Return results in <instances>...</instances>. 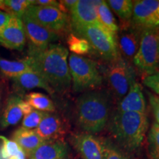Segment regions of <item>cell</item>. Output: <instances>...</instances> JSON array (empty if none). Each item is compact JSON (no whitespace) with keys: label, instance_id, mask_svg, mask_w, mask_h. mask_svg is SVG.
Here are the masks:
<instances>
[{"label":"cell","instance_id":"4","mask_svg":"<svg viewBox=\"0 0 159 159\" xmlns=\"http://www.w3.org/2000/svg\"><path fill=\"white\" fill-rule=\"evenodd\" d=\"M73 34L86 40L92 51L105 61L111 62L119 57L114 35L99 23L80 25L70 23Z\"/></svg>","mask_w":159,"mask_h":159},{"label":"cell","instance_id":"38","mask_svg":"<svg viewBox=\"0 0 159 159\" xmlns=\"http://www.w3.org/2000/svg\"><path fill=\"white\" fill-rule=\"evenodd\" d=\"M10 159H17L16 158H11Z\"/></svg>","mask_w":159,"mask_h":159},{"label":"cell","instance_id":"26","mask_svg":"<svg viewBox=\"0 0 159 159\" xmlns=\"http://www.w3.org/2000/svg\"><path fill=\"white\" fill-rule=\"evenodd\" d=\"M147 152L149 159H159V125L154 122L147 136Z\"/></svg>","mask_w":159,"mask_h":159},{"label":"cell","instance_id":"23","mask_svg":"<svg viewBox=\"0 0 159 159\" xmlns=\"http://www.w3.org/2000/svg\"><path fill=\"white\" fill-rule=\"evenodd\" d=\"M26 102L35 110L52 113L55 111L52 101L47 95L39 92H31L25 96Z\"/></svg>","mask_w":159,"mask_h":159},{"label":"cell","instance_id":"22","mask_svg":"<svg viewBox=\"0 0 159 159\" xmlns=\"http://www.w3.org/2000/svg\"><path fill=\"white\" fill-rule=\"evenodd\" d=\"M97 16L99 24L113 35H116L119 26L106 1H100L97 6Z\"/></svg>","mask_w":159,"mask_h":159},{"label":"cell","instance_id":"17","mask_svg":"<svg viewBox=\"0 0 159 159\" xmlns=\"http://www.w3.org/2000/svg\"><path fill=\"white\" fill-rule=\"evenodd\" d=\"M100 1L77 0L74 7L69 11L70 23L87 25L99 23L97 16V6Z\"/></svg>","mask_w":159,"mask_h":159},{"label":"cell","instance_id":"21","mask_svg":"<svg viewBox=\"0 0 159 159\" xmlns=\"http://www.w3.org/2000/svg\"><path fill=\"white\" fill-rule=\"evenodd\" d=\"M0 70L6 77L14 78L32 71V69L26 57L19 61H8L0 58Z\"/></svg>","mask_w":159,"mask_h":159},{"label":"cell","instance_id":"34","mask_svg":"<svg viewBox=\"0 0 159 159\" xmlns=\"http://www.w3.org/2000/svg\"><path fill=\"white\" fill-rule=\"evenodd\" d=\"M7 139L4 136H0V159H10L6 152V144Z\"/></svg>","mask_w":159,"mask_h":159},{"label":"cell","instance_id":"15","mask_svg":"<svg viewBox=\"0 0 159 159\" xmlns=\"http://www.w3.org/2000/svg\"><path fill=\"white\" fill-rule=\"evenodd\" d=\"M33 108L19 96H11L2 116L0 125L2 128L17 124L23 116L29 114Z\"/></svg>","mask_w":159,"mask_h":159},{"label":"cell","instance_id":"11","mask_svg":"<svg viewBox=\"0 0 159 159\" xmlns=\"http://www.w3.org/2000/svg\"><path fill=\"white\" fill-rule=\"evenodd\" d=\"M70 142L82 159H104L102 139L82 132L73 134Z\"/></svg>","mask_w":159,"mask_h":159},{"label":"cell","instance_id":"10","mask_svg":"<svg viewBox=\"0 0 159 159\" xmlns=\"http://www.w3.org/2000/svg\"><path fill=\"white\" fill-rule=\"evenodd\" d=\"M131 23L142 30H159V0L134 1Z\"/></svg>","mask_w":159,"mask_h":159},{"label":"cell","instance_id":"39","mask_svg":"<svg viewBox=\"0 0 159 159\" xmlns=\"http://www.w3.org/2000/svg\"><path fill=\"white\" fill-rule=\"evenodd\" d=\"M158 71H159V65H158Z\"/></svg>","mask_w":159,"mask_h":159},{"label":"cell","instance_id":"30","mask_svg":"<svg viewBox=\"0 0 159 159\" xmlns=\"http://www.w3.org/2000/svg\"><path fill=\"white\" fill-rule=\"evenodd\" d=\"M143 83L159 96V71L144 77Z\"/></svg>","mask_w":159,"mask_h":159},{"label":"cell","instance_id":"3","mask_svg":"<svg viewBox=\"0 0 159 159\" xmlns=\"http://www.w3.org/2000/svg\"><path fill=\"white\" fill-rule=\"evenodd\" d=\"M111 94L108 91L83 92L77 99V122L83 132L95 134L106 128L111 114Z\"/></svg>","mask_w":159,"mask_h":159},{"label":"cell","instance_id":"24","mask_svg":"<svg viewBox=\"0 0 159 159\" xmlns=\"http://www.w3.org/2000/svg\"><path fill=\"white\" fill-rule=\"evenodd\" d=\"M108 7L125 22L130 21L134 9V1L131 0H108Z\"/></svg>","mask_w":159,"mask_h":159},{"label":"cell","instance_id":"6","mask_svg":"<svg viewBox=\"0 0 159 159\" xmlns=\"http://www.w3.org/2000/svg\"><path fill=\"white\" fill-rule=\"evenodd\" d=\"M132 61L145 77L158 71L159 30H142L139 49Z\"/></svg>","mask_w":159,"mask_h":159},{"label":"cell","instance_id":"14","mask_svg":"<svg viewBox=\"0 0 159 159\" xmlns=\"http://www.w3.org/2000/svg\"><path fill=\"white\" fill-rule=\"evenodd\" d=\"M26 41L22 21L11 16L4 29L0 32V43L8 49L21 50Z\"/></svg>","mask_w":159,"mask_h":159},{"label":"cell","instance_id":"36","mask_svg":"<svg viewBox=\"0 0 159 159\" xmlns=\"http://www.w3.org/2000/svg\"><path fill=\"white\" fill-rule=\"evenodd\" d=\"M4 0H0V9H3Z\"/></svg>","mask_w":159,"mask_h":159},{"label":"cell","instance_id":"20","mask_svg":"<svg viewBox=\"0 0 159 159\" xmlns=\"http://www.w3.org/2000/svg\"><path fill=\"white\" fill-rule=\"evenodd\" d=\"M12 79L13 80L15 85L18 88L24 89V90L40 88L44 89L50 94H53L55 92L44 80L38 73L33 70L24 73V74Z\"/></svg>","mask_w":159,"mask_h":159},{"label":"cell","instance_id":"13","mask_svg":"<svg viewBox=\"0 0 159 159\" xmlns=\"http://www.w3.org/2000/svg\"><path fill=\"white\" fill-rule=\"evenodd\" d=\"M34 130L45 142L58 141L63 140L67 134L68 127L58 115L47 112L38 128Z\"/></svg>","mask_w":159,"mask_h":159},{"label":"cell","instance_id":"16","mask_svg":"<svg viewBox=\"0 0 159 159\" xmlns=\"http://www.w3.org/2000/svg\"><path fill=\"white\" fill-rule=\"evenodd\" d=\"M147 105L142 89L138 82L131 85L126 95L118 102L116 111L146 114Z\"/></svg>","mask_w":159,"mask_h":159},{"label":"cell","instance_id":"33","mask_svg":"<svg viewBox=\"0 0 159 159\" xmlns=\"http://www.w3.org/2000/svg\"><path fill=\"white\" fill-rule=\"evenodd\" d=\"M33 5H39V6H46V7H48V6H51V7H55L59 8L61 11V7L60 5V2L55 0H35L33 2Z\"/></svg>","mask_w":159,"mask_h":159},{"label":"cell","instance_id":"19","mask_svg":"<svg viewBox=\"0 0 159 159\" xmlns=\"http://www.w3.org/2000/svg\"><path fill=\"white\" fill-rule=\"evenodd\" d=\"M13 139V142L16 143L28 158L40 145L45 142L37 134L35 130H30L22 127L15 131Z\"/></svg>","mask_w":159,"mask_h":159},{"label":"cell","instance_id":"5","mask_svg":"<svg viewBox=\"0 0 159 159\" xmlns=\"http://www.w3.org/2000/svg\"><path fill=\"white\" fill-rule=\"evenodd\" d=\"M68 64L75 91L97 90L102 85L103 77L94 61L71 53L69 55Z\"/></svg>","mask_w":159,"mask_h":159},{"label":"cell","instance_id":"35","mask_svg":"<svg viewBox=\"0 0 159 159\" xmlns=\"http://www.w3.org/2000/svg\"><path fill=\"white\" fill-rule=\"evenodd\" d=\"M11 16L5 12H0V32H1L5 27L7 22L11 19Z\"/></svg>","mask_w":159,"mask_h":159},{"label":"cell","instance_id":"37","mask_svg":"<svg viewBox=\"0 0 159 159\" xmlns=\"http://www.w3.org/2000/svg\"><path fill=\"white\" fill-rule=\"evenodd\" d=\"M1 96H2V84L0 83V105H1Z\"/></svg>","mask_w":159,"mask_h":159},{"label":"cell","instance_id":"25","mask_svg":"<svg viewBox=\"0 0 159 159\" xmlns=\"http://www.w3.org/2000/svg\"><path fill=\"white\" fill-rule=\"evenodd\" d=\"M33 0H4L3 9L11 16L21 19L27 9L33 5Z\"/></svg>","mask_w":159,"mask_h":159},{"label":"cell","instance_id":"27","mask_svg":"<svg viewBox=\"0 0 159 159\" xmlns=\"http://www.w3.org/2000/svg\"><path fill=\"white\" fill-rule=\"evenodd\" d=\"M67 43L69 50L72 52V54L82 56L92 52V49L86 40L77 36L73 33L69 35Z\"/></svg>","mask_w":159,"mask_h":159},{"label":"cell","instance_id":"12","mask_svg":"<svg viewBox=\"0 0 159 159\" xmlns=\"http://www.w3.org/2000/svg\"><path fill=\"white\" fill-rule=\"evenodd\" d=\"M142 30L133 25L127 24L118 31L117 48L120 56L128 61H133L140 44Z\"/></svg>","mask_w":159,"mask_h":159},{"label":"cell","instance_id":"1","mask_svg":"<svg viewBox=\"0 0 159 159\" xmlns=\"http://www.w3.org/2000/svg\"><path fill=\"white\" fill-rule=\"evenodd\" d=\"M68 57L69 51L64 46L52 43L44 51L26 58L32 70L42 77L53 91L65 92L71 85Z\"/></svg>","mask_w":159,"mask_h":159},{"label":"cell","instance_id":"28","mask_svg":"<svg viewBox=\"0 0 159 159\" xmlns=\"http://www.w3.org/2000/svg\"><path fill=\"white\" fill-rule=\"evenodd\" d=\"M104 147V159H131L128 152L122 149L109 138L102 139Z\"/></svg>","mask_w":159,"mask_h":159},{"label":"cell","instance_id":"18","mask_svg":"<svg viewBox=\"0 0 159 159\" xmlns=\"http://www.w3.org/2000/svg\"><path fill=\"white\" fill-rule=\"evenodd\" d=\"M70 149L64 140L47 141L35 150L29 159H69Z\"/></svg>","mask_w":159,"mask_h":159},{"label":"cell","instance_id":"31","mask_svg":"<svg viewBox=\"0 0 159 159\" xmlns=\"http://www.w3.org/2000/svg\"><path fill=\"white\" fill-rule=\"evenodd\" d=\"M149 100L153 113L156 123L159 125V96H157L153 94H149Z\"/></svg>","mask_w":159,"mask_h":159},{"label":"cell","instance_id":"29","mask_svg":"<svg viewBox=\"0 0 159 159\" xmlns=\"http://www.w3.org/2000/svg\"><path fill=\"white\" fill-rule=\"evenodd\" d=\"M47 112H43L35 109H33L31 112L29 114H26L24 116L22 120V128L33 130V128H37L40 122H41L42 119L44 116L45 114Z\"/></svg>","mask_w":159,"mask_h":159},{"label":"cell","instance_id":"8","mask_svg":"<svg viewBox=\"0 0 159 159\" xmlns=\"http://www.w3.org/2000/svg\"><path fill=\"white\" fill-rule=\"evenodd\" d=\"M27 16L52 33H62L69 25V17L59 8L51 6H30L25 12Z\"/></svg>","mask_w":159,"mask_h":159},{"label":"cell","instance_id":"32","mask_svg":"<svg viewBox=\"0 0 159 159\" xmlns=\"http://www.w3.org/2000/svg\"><path fill=\"white\" fill-rule=\"evenodd\" d=\"M21 150H22L18 146V144L15 142L7 140V144H6V152H7L9 158H16Z\"/></svg>","mask_w":159,"mask_h":159},{"label":"cell","instance_id":"2","mask_svg":"<svg viewBox=\"0 0 159 159\" xmlns=\"http://www.w3.org/2000/svg\"><path fill=\"white\" fill-rule=\"evenodd\" d=\"M106 127L111 140L125 152L131 153L142 145L149 122L147 114L115 111L111 113Z\"/></svg>","mask_w":159,"mask_h":159},{"label":"cell","instance_id":"7","mask_svg":"<svg viewBox=\"0 0 159 159\" xmlns=\"http://www.w3.org/2000/svg\"><path fill=\"white\" fill-rule=\"evenodd\" d=\"M105 77L111 96L119 101L126 95L136 82V71L130 62L119 56L110 62L105 71Z\"/></svg>","mask_w":159,"mask_h":159},{"label":"cell","instance_id":"9","mask_svg":"<svg viewBox=\"0 0 159 159\" xmlns=\"http://www.w3.org/2000/svg\"><path fill=\"white\" fill-rule=\"evenodd\" d=\"M26 41L28 42V56L44 51L52 43L57 41L58 35L49 31L24 14L21 18Z\"/></svg>","mask_w":159,"mask_h":159}]
</instances>
